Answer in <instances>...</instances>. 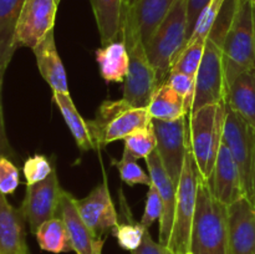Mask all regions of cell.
<instances>
[{"instance_id": "28", "label": "cell", "mask_w": 255, "mask_h": 254, "mask_svg": "<svg viewBox=\"0 0 255 254\" xmlns=\"http://www.w3.org/2000/svg\"><path fill=\"white\" fill-rule=\"evenodd\" d=\"M125 148L128 149L137 159H146L157 148V138L152 122L149 126L136 129L124 139Z\"/></svg>"}, {"instance_id": "5", "label": "cell", "mask_w": 255, "mask_h": 254, "mask_svg": "<svg viewBox=\"0 0 255 254\" xmlns=\"http://www.w3.org/2000/svg\"><path fill=\"white\" fill-rule=\"evenodd\" d=\"M188 37V0H174L168 14L159 24L146 51L157 74L158 84L168 77L172 64L184 49Z\"/></svg>"}, {"instance_id": "44", "label": "cell", "mask_w": 255, "mask_h": 254, "mask_svg": "<svg viewBox=\"0 0 255 254\" xmlns=\"http://www.w3.org/2000/svg\"><path fill=\"white\" fill-rule=\"evenodd\" d=\"M254 16H255V6H254Z\"/></svg>"}, {"instance_id": "11", "label": "cell", "mask_w": 255, "mask_h": 254, "mask_svg": "<svg viewBox=\"0 0 255 254\" xmlns=\"http://www.w3.org/2000/svg\"><path fill=\"white\" fill-rule=\"evenodd\" d=\"M62 191L55 168L46 179L26 186V194L20 211L29 223L31 233L35 234L42 223L57 217Z\"/></svg>"}, {"instance_id": "24", "label": "cell", "mask_w": 255, "mask_h": 254, "mask_svg": "<svg viewBox=\"0 0 255 254\" xmlns=\"http://www.w3.org/2000/svg\"><path fill=\"white\" fill-rule=\"evenodd\" d=\"M153 120L174 121L189 115L186 101L166 81L159 84L147 106Z\"/></svg>"}, {"instance_id": "9", "label": "cell", "mask_w": 255, "mask_h": 254, "mask_svg": "<svg viewBox=\"0 0 255 254\" xmlns=\"http://www.w3.org/2000/svg\"><path fill=\"white\" fill-rule=\"evenodd\" d=\"M187 117L188 116L174 121L152 119V126L157 138L156 149L164 169L176 187L181 179L184 158L189 149Z\"/></svg>"}, {"instance_id": "6", "label": "cell", "mask_w": 255, "mask_h": 254, "mask_svg": "<svg viewBox=\"0 0 255 254\" xmlns=\"http://www.w3.org/2000/svg\"><path fill=\"white\" fill-rule=\"evenodd\" d=\"M226 86L255 67V16L253 0H238L223 47Z\"/></svg>"}, {"instance_id": "21", "label": "cell", "mask_w": 255, "mask_h": 254, "mask_svg": "<svg viewBox=\"0 0 255 254\" xmlns=\"http://www.w3.org/2000/svg\"><path fill=\"white\" fill-rule=\"evenodd\" d=\"M25 0H0V70L6 71L14 52L15 29Z\"/></svg>"}, {"instance_id": "22", "label": "cell", "mask_w": 255, "mask_h": 254, "mask_svg": "<svg viewBox=\"0 0 255 254\" xmlns=\"http://www.w3.org/2000/svg\"><path fill=\"white\" fill-rule=\"evenodd\" d=\"M173 1L174 0H139L136 9L122 14L129 15L136 22L144 46L167 16Z\"/></svg>"}, {"instance_id": "25", "label": "cell", "mask_w": 255, "mask_h": 254, "mask_svg": "<svg viewBox=\"0 0 255 254\" xmlns=\"http://www.w3.org/2000/svg\"><path fill=\"white\" fill-rule=\"evenodd\" d=\"M52 100L61 111L62 117H64L69 129L71 131L77 147L81 151H90V149L96 148V144H95L91 132H90L89 124L82 119L80 112L77 111L70 94L52 92Z\"/></svg>"}, {"instance_id": "38", "label": "cell", "mask_w": 255, "mask_h": 254, "mask_svg": "<svg viewBox=\"0 0 255 254\" xmlns=\"http://www.w3.org/2000/svg\"><path fill=\"white\" fill-rule=\"evenodd\" d=\"M5 71L0 70V156H4L10 158L14 156V151L11 149L7 139L6 131H5L4 116H2V105H1V89H2V80H4Z\"/></svg>"}, {"instance_id": "20", "label": "cell", "mask_w": 255, "mask_h": 254, "mask_svg": "<svg viewBox=\"0 0 255 254\" xmlns=\"http://www.w3.org/2000/svg\"><path fill=\"white\" fill-rule=\"evenodd\" d=\"M226 102L255 131V67L227 86Z\"/></svg>"}, {"instance_id": "15", "label": "cell", "mask_w": 255, "mask_h": 254, "mask_svg": "<svg viewBox=\"0 0 255 254\" xmlns=\"http://www.w3.org/2000/svg\"><path fill=\"white\" fill-rule=\"evenodd\" d=\"M229 254H255V207L247 197L228 206Z\"/></svg>"}, {"instance_id": "30", "label": "cell", "mask_w": 255, "mask_h": 254, "mask_svg": "<svg viewBox=\"0 0 255 254\" xmlns=\"http://www.w3.org/2000/svg\"><path fill=\"white\" fill-rule=\"evenodd\" d=\"M204 45H206V42L199 41L191 42V44L187 45L172 64L171 71L183 72V74H187L193 77V79H196L197 72H198L199 66H201Z\"/></svg>"}, {"instance_id": "18", "label": "cell", "mask_w": 255, "mask_h": 254, "mask_svg": "<svg viewBox=\"0 0 255 254\" xmlns=\"http://www.w3.org/2000/svg\"><path fill=\"white\" fill-rule=\"evenodd\" d=\"M32 51L36 57V64L40 74H41L42 79L47 82V85L51 87L52 92L70 94L66 71H65V67L56 50L54 30H51L32 49Z\"/></svg>"}, {"instance_id": "42", "label": "cell", "mask_w": 255, "mask_h": 254, "mask_svg": "<svg viewBox=\"0 0 255 254\" xmlns=\"http://www.w3.org/2000/svg\"><path fill=\"white\" fill-rule=\"evenodd\" d=\"M56 2H57V4H59V2H60V0H56Z\"/></svg>"}, {"instance_id": "39", "label": "cell", "mask_w": 255, "mask_h": 254, "mask_svg": "<svg viewBox=\"0 0 255 254\" xmlns=\"http://www.w3.org/2000/svg\"><path fill=\"white\" fill-rule=\"evenodd\" d=\"M209 1L211 0H188V37H187V41H188L192 32H193L196 22L198 20V16L201 15L202 10L207 6Z\"/></svg>"}, {"instance_id": "12", "label": "cell", "mask_w": 255, "mask_h": 254, "mask_svg": "<svg viewBox=\"0 0 255 254\" xmlns=\"http://www.w3.org/2000/svg\"><path fill=\"white\" fill-rule=\"evenodd\" d=\"M56 0H25L15 29V45L34 49L51 30L57 11Z\"/></svg>"}, {"instance_id": "36", "label": "cell", "mask_w": 255, "mask_h": 254, "mask_svg": "<svg viewBox=\"0 0 255 254\" xmlns=\"http://www.w3.org/2000/svg\"><path fill=\"white\" fill-rule=\"evenodd\" d=\"M19 183L17 167L7 157L0 156V192L5 196L14 193Z\"/></svg>"}, {"instance_id": "27", "label": "cell", "mask_w": 255, "mask_h": 254, "mask_svg": "<svg viewBox=\"0 0 255 254\" xmlns=\"http://www.w3.org/2000/svg\"><path fill=\"white\" fill-rule=\"evenodd\" d=\"M40 248L50 253H66L74 251L66 226L60 217L49 219L35 233Z\"/></svg>"}, {"instance_id": "19", "label": "cell", "mask_w": 255, "mask_h": 254, "mask_svg": "<svg viewBox=\"0 0 255 254\" xmlns=\"http://www.w3.org/2000/svg\"><path fill=\"white\" fill-rule=\"evenodd\" d=\"M24 216L0 192V254H29L25 242Z\"/></svg>"}, {"instance_id": "7", "label": "cell", "mask_w": 255, "mask_h": 254, "mask_svg": "<svg viewBox=\"0 0 255 254\" xmlns=\"http://www.w3.org/2000/svg\"><path fill=\"white\" fill-rule=\"evenodd\" d=\"M152 117L147 107H134L124 99L106 100L100 106L96 119L87 121L96 147H105L142 127L149 126Z\"/></svg>"}, {"instance_id": "23", "label": "cell", "mask_w": 255, "mask_h": 254, "mask_svg": "<svg viewBox=\"0 0 255 254\" xmlns=\"http://www.w3.org/2000/svg\"><path fill=\"white\" fill-rule=\"evenodd\" d=\"M96 61L106 82H125L128 74L129 56L124 41H114L96 50Z\"/></svg>"}, {"instance_id": "41", "label": "cell", "mask_w": 255, "mask_h": 254, "mask_svg": "<svg viewBox=\"0 0 255 254\" xmlns=\"http://www.w3.org/2000/svg\"><path fill=\"white\" fill-rule=\"evenodd\" d=\"M251 202L255 207V138H254V161H253V171H252V196Z\"/></svg>"}, {"instance_id": "43", "label": "cell", "mask_w": 255, "mask_h": 254, "mask_svg": "<svg viewBox=\"0 0 255 254\" xmlns=\"http://www.w3.org/2000/svg\"><path fill=\"white\" fill-rule=\"evenodd\" d=\"M253 4H254V6H255V0H253Z\"/></svg>"}, {"instance_id": "45", "label": "cell", "mask_w": 255, "mask_h": 254, "mask_svg": "<svg viewBox=\"0 0 255 254\" xmlns=\"http://www.w3.org/2000/svg\"><path fill=\"white\" fill-rule=\"evenodd\" d=\"M188 254H192V253H188Z\"/></svg>"}, {"instance_id": "13", "label": "cell", "mask_w": 255, "mask_h": 254, "mask_svg": "<svg viewBox=\"0 0 255 254\" xmlns=\"http://www.w3.org/2000/svg\"><path fill=\"white\" fill-rule=\"evenodd\" d=\"M75 202L80 216L96 238H102L119 224V214L105 182L97 184L84 199Z\"/></svg>"}, {"instance_id": "37", "label": "cell", "mask_w": 255, "mask_h": 254, "mask_svg": "<svg viewBox=\"0 0 255 254\" xmlns=\"http://www.w3.org/2000/svg\"><path fill=\"white\" fill-rule=\"evenodd\" d=\"M131 254H174L171 249H168L167 247L162 246L161 243H157L153 241V238L151 237L149 232L147 231L144 234L143 242H142L141 246L138 247V249L131 252Z\"/></svg>"}, {"instance_id": "40", "label": "cell", "mask_w": 255, "mask_h": 254, "mask_svg": "<svg viewBox=\"0 0 255 254\" xmlns=\"http://www.w3.org/2000/svg\"><path fill=\"white\" fill-rule=\"evenodd\" d=\"M138 2L139 0H122V14L127 11H132V10L136 9Z\"/></svg>"}, {"instance_id": "34", "label": "cell", "mask_w": 255, "mask_h": 254, "mask_svg": "<svg viewBox=\"0 0 255 254\" xmlns=\"http://www.w3.org/2000/svg\"><path fill=\"white\" fill-rule=\"evenodd\" d=\"M167 84L184 99L186 106L188 109L189 114L192 110V104H193L194 91H196V79L191 77L189 75L183 74L179 71H171L166 80Z\"/></svg>"}, {"instance_id": "10", "label": "cell", "mask_w": 255, "mask_h": 254, "mask_svg": "<svg viewBox=\"0 0 255 254\" xmlns=\"http://www.w3.org/2000/svg\"><path fill=\"white\" fill-rule=\"evenodd\" d=\"M255 131L227 105L223 142L231 151L243 182L246 197L251 201L252 171L254 161Z\"/></svg>"}, {"instance_id": "35", "label": "cell", "mask_w": 255, "mask_h": 254, "mask_svg": "<svg viewBox=\"0 0 255 254\" xmlns=\"http://www.w3.org/2000/svg\"><path fill=\"white\" fill-rule=\"evenodd\" d=\"M163 214V202L161 196L157 191L156 186L153 183L148 187V193H147L146 204H144V212L139 223L148 229L156 221L159 222Z\"/></svg>"}, {"instance_id": "4", "label": "cell", "mask_w": 255, "mask_h": 254, "mask_svg": "<svg viewBox=\"0 0 255 254\" xmlns=\"http://www.w3.org/2000/svg\"><path fill=\"white\" fill-rule=\"evenodd\" d=\"M120 35L122 36V41L126 44L129 56L128 74L125 80L122 99L134 107H147L159 84L136 22L129 15L121 16Z\"/></svg>"}, {"instance_id": "16", "label": "cell", "mask_w": 255, "mask_h": 254, "mask_svg": "<svg viewBox=\"0 0 255 254\" xmlns=\"http://www.w3.org/2000/svg\"><path fill=\"white\" fill-rule=\"evenodd\" d=\"M76 198L67 191H62L57 217L64 221L67 233L76 254H101L104 238H96L80 216Z\"/></svg>"}, {"instance_id": "1", "label": "cell", "mask_w": 255, "mask_h": 254, "mask_svg": "<svg viewBox=\"0 0 255 254\" xmlns=\"http://www.w3.org/2000/svg\"><path fill=\"white\" fill-rule=\"evenodd\" d=\"M238 0H226L204 45L201 66L196 76L192 112L207 105L226 102L227 86L224 77L223 47Z\"/></svg>"}, {"instance_id": "33", "label": "cell", "mask_w": 255, "mask_h": 254, "mask_svg": "<svg viewBox=\"0 0 255 254\" xmlns=\"http://www.w3.org/2000/svg\"><path fill=\"white\" fill-rule=\"evenodd\" d=\"M54 171V166L44 154H34L25 161L22 172L26 178V186L44 181Z\"/></svg>"}, {"instance_id": "3", "label": "cell", "mask_w": 255, "mask_h": 254, "mask_svg": "<svg viewBox=\"0 0 255 254\" xmlns=\"http://www.w3.org/2000/svg\"><path fill=\"white\" fill-rule=\"evenodd\" d=\"M227 102L207 105L188 115V141L202 178H211L223 142Z\"/></svg>"}, {"instance_id": "26", "label": "cell", "mask_w": 255, "mask_h": 254, "mask_svg": "<svg viewBox=\"0 0 255 254\" xmlns=\"http://www.w3.org/2000/svg\"><path fill=\"white\" fill-rule=\"evenodd\" d=\"M101 44L114 42L121 34L122 0H90Z\"/></svg>"}, {"instance_id": "32", "label": "cell", "mask_w": 255, "mask_h": 254, "mask_svg": "<svg viewBox=\"0 0 255 254\" xmlns=\"http://www.w3.org/2000/svg\"><path fill=\"white\" fill-rule=\"evenodd\" d=\"M147 231L141 223H119L112 229V234L122 249L133 252L142 244Z\"/></svg>"}, {"instance_id": "14", "label": "cell", "mask_w": 255, "mask_h": 254, "mask_svg": "<svg viewBox=\"0 0 255 254\" xmlns=\"http://www.w3.org/2000/svg\"><path fill=\"white\" fill-rule=\"evenodd\" d=\"M207 183L212 194L227 207L246 197L239 169L224 142H222L213 172Z\"/></svg>"}, {"instance_id": "29", "label": "cell", "mask_w": 255, "mask_h": 254, "mask_svg": "<svg viewBox=\"0 0 255 254\" xmlns=\"http://www.w3.org/2000/svg\"><path fill=\"white\" fill-rule=\"evenodd\" d=\"M112 163L117 167L121 179L128 186L134 184H143L151 186L152 178L149 174L142 169V167L137 163V158L127 148L124 149L122 158L120 161H112Z\"/></svg>"}, {"instance_id": "31", "label": "cell", "mask_w": 255, "mask_h": 254, "mask_svg": "<svg viewBox=\"0 0 255 254\" xmlns=\"http://www.w3.org/2000/svg\"><path fill=\"white\" fill-rule=\"evenodd\" d=\"M224 2H226V0H211L207 4V6L202 10L201 15L198 16L196 26H194L193 32H192L191 37L187 41L186 46L188 44H191V42H206L208 34L211 32L212 27H213L214 22H216Z\"/></svg>"}, {"instance_id": "17", "label": "cell", "mask_w": 255, "mask_h": 254, "mask_svg": "<svg viewBox=\"0 0 255 254\" xmlns=\"http://www.w3.org/2000/svg\"><path fill=\"white\" fill-rule=\"evenodd\" d=\"M146 163L148 167L149 176L152 178V183L156 186L162 202H163V214H162V218L159 219L158 242L162 246L167 247L169 243V239H171L172 228H173L177 187L174 186L171 177L164 169L157 149L147 157Z\"/></svg>"}, {"instance_id": "8", "label": "cell", "mask_w": 255, "mask_h": 254, "mask_svg": "<svg viewBox=\"0 0 255 254\" xmlns=\"http://www.w3.org/2000/svg\"><path fill=\"white\" fill-rule=\"evenodd\" d=\"M202 176L198 171L191 149L184 158L181 179L177 186L176 208H174L173 228L167 248L174 254H188L191 242L192 224L196 213L197 192Z\"/></svg>"}, {"instance_id": "2", "label": "cell", "mask_w": 255, "mask_h": 254, "mask_svg": "<svg viewBox=\"0 0 255 254\" xmlns=\"http://www.w3.org/2000/svg\"><path fill=\"white\" fill-rule=\"evenodd\" d=\"M189 253L229 254L228 207L212 194L203 178L199 181L197 192Z\"/></svg>"}]
</instances>
